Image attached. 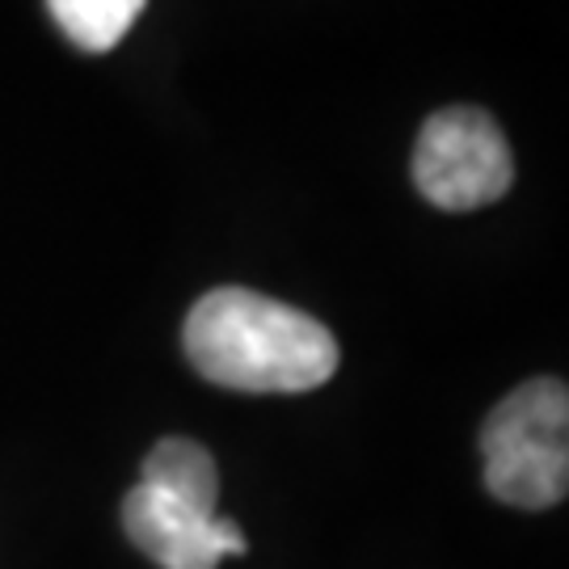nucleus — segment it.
Instances as JSON below:
<instances>
[{"mask_svg":"<svg viewBox=\"0 0 569 569\" xmlns=\"http://www.w3.org/2000/svg\"><path fill=\"white\" fill-rule=\"evenodd\" d=\"M182 342L199 376L232 392H308L338 371V342L317 317L249 287L207 291Z\"/></svg>","mask_w":569,"mask_h":569,"instance_id":"f257e3e1","label":"nucleus"},{"mask_svg":"<svg viewBox=\"0 0 569 569\" xmlns=\"http://www.w3.org/2000/svg\"><path fill=\"white\" fill-rule=\"evenodd\" d=\"M486 486L510 507H557L569 489V392L561 380H528L486 418Z\"/></svg>","mask_w":569,"mask_h":569,"instance_id":"f03ea898","label":"nucleus"},{"mask_svg":"<svg viewBox=\"0 0 569 569\" xmlns=\"http://www.w3.org/2000/svg\"><path fill=\"white\" fill-rule=\"evenodd\" d=\"M515 182V157L502 127L477 106L435 110L413 143V186L443 211L498 203Z\"/></svg>","mask_w":569,"mask_h":569,"instance_id":"7ed1b4c3","label":"nucleus"},{"mask_svg":"<svg viewBox=\"0 0 569 569\" xmlns=\"http://www.w3.org/2000/svg\"><path fill=\"white\" fill-rule=\"evenodd\" d=\"M122 528L136 549L164 569H216L220 557L249 549L232 519L199 515L143 481L122 498Z\"/></svg>","mask_w":569,"mask_h":569,"instance_id":"20e7f679","label":"nucleus"},{"mask_svg":"<svg viewBox=\"0 0 569 569\" xmlns=\"http://www.w3.org/2000/svg\"><path fill=\"white\" fill-rule=\"evenodd\" d=\"M143 486L161 489L173 502L199 510V515H216V498H220V472L216 460L203 443L194 439H161L143 460Z\"/></svg>","mask_w":569,"mask_h":569,"instance_id":"39448f33","label":"nucleus"},{"mask_svg":"<svg viewBox=\"0 0 569 569\" xmlns=\"http://www.w3.org/2000/svg\"><path fill=\"white\" fill-rule=\"evenodd\" d=\"M148 0H47L60 30L89 56L114 51L136 26Z\"/></svg>","mask_w":569,"mask_h":569,"instance_id":"423d86ee","label":"nucleus"}]
</instances>
